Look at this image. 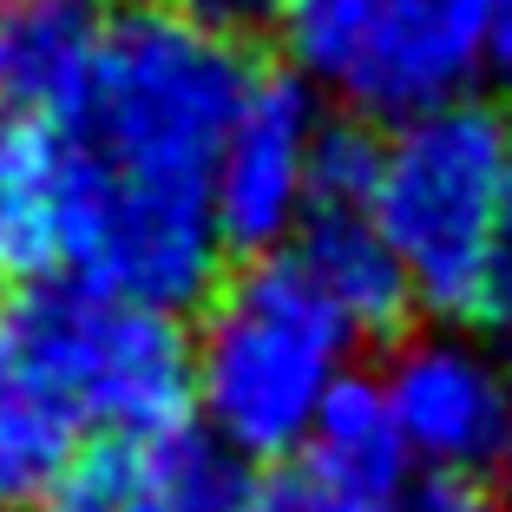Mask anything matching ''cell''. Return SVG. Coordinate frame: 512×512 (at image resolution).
<instances>
[{"mask_svg": "<svg viewBox=\"0 0 512 512\" xmlns=\"http://www.w3.org/2000/svg\"><path fill=\"white\" fill-rule=\"evenodd\" d=\"M355 329L342 322L296 250L243 256L211 289L197 329V414L243 467H276L302 453L329 388L348 375Z\"/></svg>", "mask_w": 512, "mask_h": 512, "instance_id": "1", "label": "cell"}, {"mask_svg": "<svg viewBox=\"0 0 512 512\" xmlns=\"http://www.w3.org/2000/svg\"><path fill=\"white\" fill-rule=\"evenodd\" d=\"M256 66L224 33L178 7H125L106 20V53L73 145L99 165L158 184H211L217 145L237 119Z\"/></svg>", "mask_w": 512, "mask_h": 512, "instance_id": "2", "label": "cell"}, {"mask_svg": "<svg viewBox=\"0 0 512 512\" xmlns=\"http://www.w3.org/2000/svg\"><path fill=\"white\" fill-rule=\"evenodd\" d=\"M512 171V125L480 99H453L421 119H401L381 151L375 224L414 276V296L434 316H467L480 302L499 197Z\"/></svg>", "mask_w": 512, "mask_h": 512, "instance_id": "3", "label": "cell"}, {"mask_svg": "<svg viewBox=\"0 0 512 512\" xmlns=\"http://www.w3.org/2000/svg\"><path fill=\"white\" fill-rule=\"evenodd\" d=\"M0 329L46 368L92 440L165 434L197 407V355L171 309L106 296L92 283H20L0 302Z\"/></svg>", "mask_w": 512, "mask_h": 512, "instance_id": "4", "label": "cell"}, {"mask_svg": "<svg viewBox=\"0 0 512 512\" xmlns=\"http://www.w3.org/2000/svg\"><path fill=\"white\" fill-rule=\"evenodd\" d=\"M486 20L493 0H289L276 33L355 119L401 125L467 99L486 73Z\"/></svg>", "mask_w": 512, "mask_h": 512, "instance_id": "5", "label": "cell"}, {"mask_svg": "<svg viewBox=\"0 0 512 512\" xmlns=\"http://www.w3.org/2000/svg\"><path fill=\"white\" fill-rule=\"evenodd\" d=\"M224 256L230 243L217 230L211 184L132 178L73 145L60 204V270L73 283L178 316L191 302H211Z\"/></svg>", "mask_w": 512, "mask_h": 512, "instance_id": "6", "label": "cell"}, {"mask_svg": "<svg viewBox=\"0 0 512 512\" xmlns=\"http://www.w3.org/2000/svg\"><path fill=\"white\" fill-rule=\"evenodd\" d=\"M322 112L302 73H256L211 165L217 230L237 256H270L309 217V165H316Z\"/></svg>", "mask_w": 512, "mask_h": 512, "instance_id": "7", "label": "cell"}, {"mask_svg": "<svg viewBox=\"0 0 512 512\" xmlns=\"http://www.w3.org/2000/svg\"><path fill=\"white\" fill-rule=\"evenodd\" d=\"M381 381L421 473L493 480L499 467H512V381L480 342L467 335L401 342Z\"/></svg>", "mask_w": 512, "mask_h": 512, "instance_id": "8", "label": "cell"}, {"mask_svg": "<svg viewBox=\"0 0 512 512\" xmlns=\"http://www.w3.org/2000/svg\"><path fill=\"white\" fill-rule=\"evenodd\" d=\"M250 473L211 427L86 440L46 512H243Z\"/></svg>", "mask_w": 512, "mask_h": 512, "instance_id": "9", "label": "cell"}, {"mask_svg": "<svg viewBox=\"0 0 512 512\" xmlns=\"http://www.w3.org/2000/svg\"><path fill=\"white\" fill-rule=\"evenodd\" d=\"M106 53L92 0H7L0 7V119L79 132Z\"/></svg>", "mask_w": 512, "mask_h": 512, "instance_id": "10", "label": "cell"}, {"mask_svg": "<svg viewBox=\"0 0 512 512\" xmlns=\"http://www.w3.org/2000/svg\"><path fill=\"white\" fill-rule=\"evenodd\" d=\"M296 263L316 276V289L342 309V322L355 335H401L407 316L421 309L414 276L394 256L388 230L375 224V211H309L302 230L289 237Z\"/></svg>", "mask_w": 512, "mask_h": 512, "instance_id": "11", "label": "cell"}, {"mask_svg": "<svg viewBox=\"0 0 512 512\" xmlns=\"http://www.w3.org/2000/svg\"><path fill=\"white\" fill-rule=\"evenodd\" d=\"M86 421L46 368L0 329V512H46L53 486L86 453Z\"/></svg>", "mask_w": 512, "mask_h": 512, "instance_id": "12", "label": "cell"}, {"mask_svg": "<svg viewBox=\"0 0 512 512\" xmlns=\"http://www.w3.org/2000/svg\"><path fill=\"white\" fill-rule=\"evenodd\" d=\"M73 132L0 119V283H40L60 263Z\"/></svg>", "mask_w": 512, "mask_h": 512, "instance_id": "13", "label": "cell"}, {"mask_svg": "<svg viewBox=\"0 0 512 512\" xmlns=\"http://www.w3.org/2000/svg\"><path fill=\"white\" fill-rule=\"evenodd\" d=\"M302 453L316 467H329L335 480L388 493V499H407V486H414V447H407L401 421H394V401H388V381L381 375H355L348 368L329 388Z\"/></svg>", "mask_w": 512, "mask_h": 512, "instance_id": "14", "label": "cell"}, {"mask_svg": "<svg viewBox=\"0 0 512 512\" xmlns=\"http://www.w3.org/2000/svg\"><path fill=\"white\" fill-rule=\"evenodd\" d=\"M381 151L368 119H335L316 138V165H309V211H368L381 184Z\"/></svg>", "mask_w": 512, "mask_h": 512, "instance_id": "15", "label": "cell"}, {"mask_svg": "<svg viewBox=\"0 0 512 512\" xmlns=\"http://www.w3.org/2000/svg\"><path fill=\"white\" fill-rule=\"evenodd\" d=\"M243 512H401V499L348 486L329 467H316L309 453H289V460H276V467H263L250 480Z\"/></svg>", "mask_w": 512, "mask_h": 512, "instance_id": "16", "label": "cell"}, {"mask_svg": "<svg viewBox=\"0 0 512 512\" xmlns=\"http://www.w3.org/2000/svg\"><path fill=\"white\" fill-rule=\"evenodd\" d=\"M473 322L493 335H512V171H506V197H499V224H493V250H486Z\"/></svg>", "mask_w": 512, "mask_h": 512, "instance_id": "17", "label": "cell"}, {"mask_svg": "<svg viewBox=\"0 0 512 512\" xmlns=\"http://www.w3.org/2000/svg\"><path fill=\"white\" fill-rule=\"evenodd\" d=\"M178 14H191L197 27H211V33H224V40H256V33H270V27H283V7L289 0H171Z\"/></svg>", "mask_w": 512, "mask_h": 512, "instance_id": "18", "label": "cell"}, {"mask_svg": "<svg viewBox=\"0 0 512 512\" xmlns=\"http://www.w3.org/2000/svg\"><path fill=\"white\" fill-rule=\"evenodd\" d=\"M401 512H499L486 499V480H460V473H421L407 486Z\"/></svg>", "mask_w": 512, "mask_h": 512, "instance_id": "19", "label": "cell"}, {"mask_svg": "<svg viewBox=\"0 0 512 512\" xmlns=\"http://www.w3.org/2000/svg\"><path fill=\"white\" fill-rule=\"evenodd\" d=\"M486 73L512 92V0H493V20H486Z\"/></svg>", "mask_w": 512, "mask_h": 512, "instance_id": "20", "label": "cell"}, {"mask_svg": "<svg viewBox=\"0 0 512 512\" xmlns=\"http://www.w3.org/2000/svg\"><path fill=\"white\" fill-rule=\"evenodd\" d=\"M0 7H7V0H0Z\"/></svg>", "mask_w": 512, "mask_h": 512, "instance_id": "21", "label": "cell"}]
</instances>
